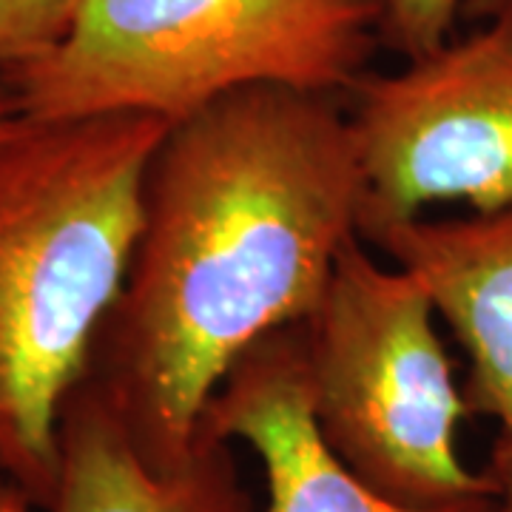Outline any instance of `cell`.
<instances>
[{"mask_svg": "<svg viewBox=\"0 0 512 512\" xmlns=\"http://www.w3.org/2000/svg\"><path fill=\"white\" fill-rule=\"evenodd\" d=\"M168 126L106 114L0 137V473L40 512L60 473V413L126 285Z\"/></svg>", "mask_w": 512, "mask_h": 512, "instance_id": "2", "label": "cell"}, {"mask_svg": "<svg viewBox=\"0 0 512 512\" xmlns=\"http://www.w3.org/2000/svg\"><path fill=\"white\" fill-rule=\"evenodd\" d=\"M379 43V0H83L52 52L0 80L29 123H180L248 86L345 97Z\"/></svg>", "mask_w": 512, "mask_h": 512, "instance_id": "3", "label": "cell"}, {"mask_svg": "<svg viewBox=\"0 0 512 512\" xmlns=\"http://www.w3.org/2000/svg\"><path fill=\"white\" fill-rule=\"evenodd\" d=\"M0 512H40L35 501L12 481H0Z\"/></svg>", "mask_w": 512, "mask_h": 512, "instance_id": "12", "label": "cell"}, {"mask_svg": "<svg viewBox=\"0 0 512 512\" xmlns=\"http://www.w3.org/2000/svg\"><path fill=\"white\" fill-rule=\"evenodd\" d=\"M512 0H464V9H461V18L464 20H490L501 12H510Z\"/></svg>", "mask_w": 512, "mask_h": 512, "instance_id": "13", "label": "cell"}, {"mask_svg": "<svg viewBox=\"0 0 512 512\" xmlns=\"http://www.w3.org/2000/svg\"><path fill=\"white\" fill-rule=\"evenodd\" d=\"M430 293L467 353L470 413L498 424L512 450V208L458 220H404L365 239Z\"/></svg>", "mask_w": 512, "mask_h": 512, "instance_id": "7", "label": "cell"}, {"mask_svg": "<svg viewBox=\"0 0 512 512\" xmlns=\"http://www.w3.org/2000/svg\"><path fill=\"white\" fill-rule=\"evenodd\" d=\"M436 316L416 276L382 265L356 237L299 322L322 441L373 493L416 510L495 493L490 473L458 453L470 410Z\"/></svg>", "mask_w": 512, "mask_h": 512, "instance_id": "4", "label": "cell"}, {"mask_svg": "<svg viewBox=\"0 0 512 512\" xmlns=\"http://www.w3.org/2000/svg\"><path fill=\"white\" fill-rule=\"evenodd\" d=\"M359 217L342 94L248 86L168 126L86 370L151 470L188 458L245 350L316 311Z\"/></svg>", "mask_w": 512, "mask_h": 512, "instance_id": "1", "label": "cell"}, {"mask_svg": "<svg viewBox=\"0 0 512 512\" xmlns=\"http://www.w3.org/2000/svg\"><path fill=\"white\" fill-rule=\"evenodd\" d=\"M461 9L464 0H379V40L407 60L430 55L453 37Z\"/></svg>", "mask_w": 512, "mask_h": 512, "instance_id": "10", "label": "cell"}, {"mask_svg": "<svg viewBox=\"0 0 512 512\" xmlns=\"http://www.w3.org/2000/svg\"><path fill=\"white\" fill-rule=\"evenodd\" d=\"M202 427L242 441L262 461L265 512H493L495 493L447 507H402L350 473L322 441L311 413L302 328H279L248 348L208 404Z\"/></svg>", "mask_w": 512, "mask_h": 512, "instance_id": "6", "label": "cell"}, {"mask_svg": "<svg viewBox=\"0 0 512 512\" xmlns=\"http://www.w3.org/2000/svg\"><path fill=\"white\" fill-rule=\"evenodd\" d=\"M57 441L60 473L43 512H256L234 441L202 427L183 464L157 473L86 376L63 404Z\"/></svg>", "mask_w": 512, "mask_h": 512, "instance_id": "8", "label": "cell"}, {"mask_svg": "<svg viewBox=\"0 0 512 512\" xmlns=\"http://www.w3.org/2000/svg\"><path fill=\"white\" fill-rule=\"evenodd\" d=\"M83 0H0V74L52 52Z\"/></svg>", "mask_w": 512, "mask_h": 512, "instance_id": "9", "label": "cell"}, {"mask_svg": "<svg viewBox=\"0 0 512 512\" xmlns=\"http://www.w3.org/2000/svg\"><path fill=\"white\" fill-rule=\"evenodd\" d=\"M362 171L359 234L427 205L512 208V9L345 94Z\"/></svg>", "mask_w": 512, "mask_h": 512, "instance_id": "5", "label": "cell"}, {"mask_svg": "<svg viewBox=\"0 0 512 512\" xmlns=\"http://www.w3.org/2000/svg\"><path fill=\"white\" fill-rule=\"evenodd\" d=\"M23 123H26V120L18 114L15 97H12L9 89H6V83L0 80V137H6V134L18 131Z\"/></svg>", "mask_w": 512, "mask_h": 512, "instance_id": "14", "label": "cell"}, {"mask_svg": "<svg viewBox=\"0 0 512 512\" xmlns=\"http://www.w3.org/2000/svg\"><path fill=\"white\" fill-rule=\"evenodd\" d=\"M487 473L495 484V510L493 512H512V450L493 444Z\"/></svg>", "mask_w": 512, "mask_h": 512, "instance_id": "11", "label": "cell"}]
</instances>
